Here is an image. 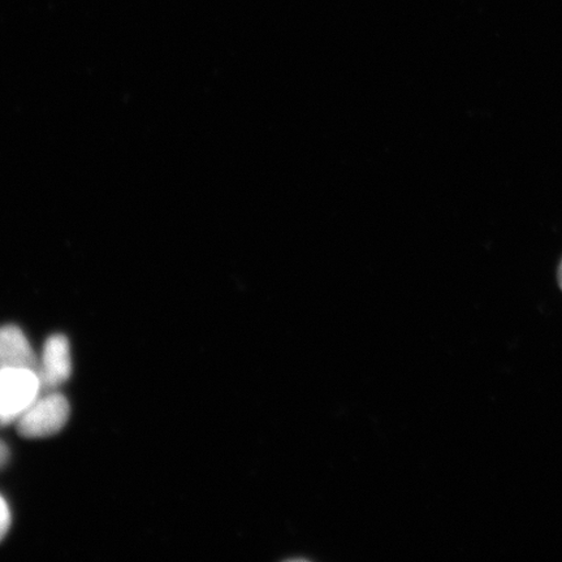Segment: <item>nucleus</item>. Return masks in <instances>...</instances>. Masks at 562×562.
<instances>
[{
    "mask_svg": "<svg viewBox=\"0 0 562 562\" xmlns=\"http://www.w3.org/2000/svg\"><path fill=\"white\" fill-rule=\"evenodd\" d=\"M41 392L37 371L0 368V427L16 424Z\"/></svg>",
    "mask_w": 562,
    "mask_h": 562,
    "instance_id": "nucleus-1",
    "label": "nucleus"
},
{
    "mask_svg": "<svg viewBox=\"0 0 562 562\" xmlns=\"http://www.w3.org/2000/svg\"><path fill=\"white\" fill-rule=\"evenodd\" d=\"M70 406L61 393L50 391L40 395L16 422L18 432L26 439L53 437L65 428Z\"/></svg>",
    "mask_w": 562,
    "mask_h": 562,
    "instance_id": "nucleus-2",
    "label": "nucleus"
},
{
    "mask_svg": "<svg viewBox=\"0 0 562 562\" xmlns=\"http://www.w3.org/2000/svg\"><path fill=\"white\" fill-rule=\"evenodd\" d=\"M42 391L50 392L65 384L72 374L69 341L65 335H53L42 350L41 364L37 368Z\"/></svg>",
    "mask_w": 562,
    "mask_h": 562,
    "instance_id": "nucleus-3",
    "label": "nucleus"
},
{
    "mask_svg": "<svg viewBox=\"0 0 562 562\" xmlns=\"http://www.w3.org/2000/svg\"><path fill=\"white\" fill-rule=\"evenodd\" d=\"M0 368H38L30 340L16 326L0 327Z\"/></svg>",
    "mask_w": 562,
    "mask_h": 562,
    "instance_id": "nucleus-4",
    "label": "nucleus"
},
{
    "mask_svg": "<svg viewBox=\"0 0 562 562\" xmlns=\"http://www.w3.org/2000/svg\"><path fill=\"white\" fill-rule=\"evenodd\" d=\"M11 527V510L9 504L0 496V542L7 536Z\"/></svg>",
    "mask_w": 562,
    "mask_h": 562,
    "instance_id": "nucleus-5",
    "label": "nucleus"
},
{
    "mask_svg": "<svg viewBox=\"0 0 562 562\" xmlns=\"http://www.w3.org/2000/svg\"><path fill=\"white\" fill-rule=\"evenodd\" d=\"M559 284H560V288L562 290V262L559 267Z\"/></svg>",
    "mask_w": 562,
    "mask_h": 562,
    "instance_id": "nucleus-6",
    "label": "nucleus"
}]
</instances>
